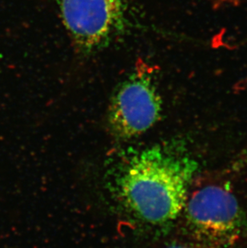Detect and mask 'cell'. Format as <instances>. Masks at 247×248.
<instances>
[{
    "label": "cell",
    "mask_w": 247,
    "mask_h": 248,
    "mask_svg": "<svg viewBox=\"0 0 247 248\" xmlns=\"http://www.w3.org/2000/svg\"><path fill=\"white\" fill-rule=\"evenodd\" d=\"M166 248H194L189 245H185V244H172L170 246L167 247Z\"/></svg>",
    "instance_id": "5"
},
{
    "label": "cell",
    "mask_w": 247,
    "mask_h": 248,
    "mask_svg": "<svg viewBox=\"0 0 247 248\" xmlns=\"http://www.w3.org/2000/svg\"><path fill=\"white\" fill-rule=\"evenodd\" d=\"M189 227L208 248L230 246L243 230V216L235 197L225 188L208 186L186 202Z\"/></svg>",
    "instance_id": "4"
},
{
    "label": "cell",
    "mask_w": 247,
    "mask_h": 248,
    "mask_svg": "<svg viewBox=\"0 0 247 248\" xmlns=\"http://www.w3.org/2000/svg\"><path fill=\"white\" fill-rule=\"evenodd\" d=\"M75 47L84 56L109 45L128 27L124 0H56Z\"/></svg>",
    "instance_id": "3"
},
{
    "label": "cell",
    "mask_w": 247,
    "mask_h": 248,
    "mask_svg": "<svg viewBox=\"0 0 247 248\" xmlns=\"http://www.w3.org/2000/svg\"><path fill=\"white\" fill-rule=\"evenodd\" d=\"M154 76L153 68L140 61L115 89L107 120L111 134L117 139L139 136L160 118L161 99Z\"/></svg>",
    "instance_id": "2"
},
{
    "label": "cell",
    "mask_w": 247,
    "mask_h": 248,
    "mask_svg": "<svg viewBox=\"0 0 247 248\" xmlns=\"http://www.w3.org/2000/svg\"><path fill=\"white\" fill-rule=\"evenodd\" d=\"M197 170L198 163L188 155L170 146H152L125 162L117 178L118 194L137 218L163 224L184 209Z\"/></svg>",
    "instance_id": "1"
},
{
    "label": "cell",
    "mask_w": 247,
    "mask_h": 248,
    "mask_svg": "<svg viewBox=\"0 0 247 248\" xmlns=\"http://www.w3.org/2000/svg\"><path fill=\"white\" fill-rule=\"evenodd\" d=\"M245 161L246 162H247V156L245 157Z\"/></svg>",
    "instance_id": "6"
}]
</instances>
